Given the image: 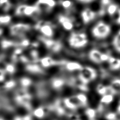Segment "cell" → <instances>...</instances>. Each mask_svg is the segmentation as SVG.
<instances>
[{
    "instance_id": "38",
    "label": "cell",
    "mask_w": 120,
    "mask_h": 120,
    "mask_svg": "<svg viewBox=\"0 0 120 120\" xmlns=\"http://www.w3.org/2000/svg\"></svg>"
},
{
    "instance_id": "21",
    "label": "cell",
    "mask_w": 120,
    "mask_h": 120,
    "mask_svg": "<svg viewBox=\"0 0 120 120\" xmlns=\"http://www.w3.org/2000/svg\"><path fill=\"white\" fill-rule=\"evenodd\" d=\"M113 100V95L111 94H107L102 96L101 99V102L105 104H109L111 103Z\"/></svg>"
},
{
    "instance_id": "7",
    "label": "cell",
    "mask_w": 120,
    "mask_h": 120,
    "mask_svg": "<svg viewBox=\"0 0 120 120\" xmlns=\"http://www.w3.org/2000/svg\"><path fill=\"white\" fill-rule=\"evenodd\" d=\"M39 39L45 44L48 49L53 52H58L62 48V44L59 41L47 38L41 36L39 37Z\"/></svg>"
},
{
    "instance_id": "33",
    "label": "cell",
    "mask_w": 120,
    "mask_h": 120,
    "mask_svg": "<svg viewBox=\"0 0 120 120\" xmlns=\"http://www.w3.org/2000/svg\"><path fill=\"white\" fill-rule=\"evenodd\" d=\"M110 0H101V3L103 5H107L110 4Z\"/></svg>"
},
{
    "instance_id": "12",
    "label": "cell",
    "mask_w": 120,
    "mask_h": 120,
    "mask_svg": "<svg viewBox=\"0 0 120 120\" xmlns=\"http://www.w3.org/2000/svg\"><path fill=\"white\" fill-rule=\"evenodd\" d=\"M107 61L111 70L116 71L120 69V59L110 56Z\"/></svg>"
},
{
    "instance_id": "23",
    "label": "cell",
    "mask_w": 120,
    "mask_h": 120,
    "mask_svg": "<svg viewBox=\"0 0 120 120\" xmlns=\"http://www.w3.org/2000/svg\"><path fill=\"white\" fill-rule=\"evenodd\" d=\"M79 102L81 104V106H85L88 103V99L86 95H85L83 94H78L76 95Z\"/></svg>"
},
{
    "instance_id": "19",
    "label": "cell",
    "mask_w": 120,
    "mask_h": 120,
    "mask_svg": "<svg viewBox=\"0 0 120 120\" xmlns=\"http://www.w3.org/2000/svg\"><path fill=\"white\" fill-rule=\"evenodd\" d=\"M118 8H119L116 4L113 3L110 4L108 5L107 8V13L109 15L111 16H113L115 14H116Z\"/></svg>"
},
{
    "instance_id": "15",
    "label": "cell",
    "mask_w": 120,
    "mask_h": 120,
    "mask_svg": "<svg viewBox=\"0 0 120 120\" xmlns=\"http://www.w3.org/2000/svg\"><path fill=\"white\" fill-rule=\"evenodd\" d=\"M36 5H44L47 9H51L56 5V2L54 0H38Z\"/></svg>"
},
{
    "instance_id": "35",
    "label": "cell",
    "mask_w": 120,
    "mask_h": 120,
    "mask_svg": "<svg viewBox=\"0 0 120 120\" xmlns=\"http://www.w3.org/2000/svg\"><path fill=\"white\" fill-rule=\"evenodd\" d=\"M7 69L9 72H12V71H13L14 68H13V67L12 65H9V66H8L7 67Z\"/></svg>"
},
{
    "instance_id": "6",
    "label": "cell",
    "mask_w": 120,
    "mask_h": 120,
    "mask_svg": "<svg viewBox=\"0 0 120 120\" xmlns=\"http://www.w3.org/2000/svg\"><path fill=\"white\" fill-rule=\"evenodd\" d=\"M35 28L48 38L52 37L54 34L53 27L51 23L45 21H40L35 25Z\"/></svg>"
},
{
    "instance_id": "9",
    "label": "cell",
    "mask_w": 120,
    "mask_h": 120,
    "mask_svg": "<svg viewBox=\"0 0 120 120\" xmlns=\"http://www.w3.org/2000/svg\"><path fill=\"white\" fill-rule=\"evenodd\" d=\"M81 16L82 22L84 23H88L94 19L96 13L91 9L86 8L82 11Z\"/></svg>"
},
{
    "instance_id": "22",
    "label": "cell",
    "mask_w": 120,
    "mask_h": 120,
    "mask_svg": "<svg viewBox=\"0 0 120 120\" xmlns=\"http://www.w3.org/2000/svg\"><path fill=\"white\" fill-rule=\"evenodd\" d=\"M85 114L88 119H89L90 120H92L95 117L96 115V111L94 109L89 108L85 110Z\"/></svg>"
},
{
    "instance_id": "28",
    "label": "cell",
    "mask_w": 120,
    "mask_h": 120,
    "mask_svg": "<svg viewBox=\"0 0 120 120\" xmlns=\"http://www.w3.org/2000/svg\"><path fill=\"white\" fill-rule=\"evenodd\" d=\"M60 3L65 8H69L72 5V2L69 0H61Z\"/></svg>"
},
{
    "instance_id": "31",
    "label": "cell",
    "mask_w": 120,
    "mask_h": 120,
    "mask_svg": "<svg viewBox=\"0 0 120 120\" xmlns=\"http://www.w3.org/2000/svg\"><path fill=\"white\" fill-rule=\"evenodd\" d=\"M116 14H117V16L116 18L115 22L117 24L120 25V8H119L118 9Z\"/></svg>"
},
{
    "instance_id": "32",
    "label": "cell",
    "mask_w": 120,
    "mask_h": 120,
    "mask_svg": "<svg viewBox=\"0 0 120 120\" xmlns=\"http://www.w3.org/2000/svg\"><path fill=\"white\" fill-rule=\"evenodd\" d=\"M76 0L83 3H89L92 2L94 0Z\"/></svg>"
},
{
    "instance_id": "4",
    "label": "cell",
    "mask_w": 120,
    "mask_h": 120,
    "mask_svg": "<svg viewBox=\"0 0 120 120\" xmlns=\"http://www.w3.org/2000/svg\"><path fill=\"white\" fill-rule=\"evenodd\" d=\"M31 29V26L27 23H18L12 25L10 28L11 35L15 37H22Z\"/></svg>"
},
{
    "instance_id": "20",
    "label": "cell",
    "mask_w": 120,
    "mask_h": 120,
    "mask_svg": "<svg viewBox=\"0 0 120 120\" xmlns=\"http://www.w3.org/2000/svg\"><path fill=\"white\" fill-rule=\"evenodd\" d=\"M110 86L115 91L116 94L120 93V79H115L112 80Z\"/></svg>"
},
{
    "instance_id": "11",
    "label": "cell",
    "mask_w": 120,
    "mask_h": 120,
    "mask_svg": "<svg viewBox=\"0 0 120 120\" xmlns=\"http://www.w3.org/2000/svg\"><path fill=\"white\" fill-rule=\"evenodd\" d=\"M97 90L98 93L102 96L107 94H111L112 95L116 94L115 91L110 86V85L108 86H106L102 84H100L98 86Z\"/></svg>"
},
{
    "instance_id": "13",
    "label": "cell",
    "mask_w": 120,
    "mask_h": 120,
    "mask_svg": "<svg viewBox=\"0 0 120 120\" xmlns=\"http://www.w3.org/2000/svg\"><path fill=\"white\" fill-rule=\"evenodd\" d=\"M40 12V7L35 4L33 6L27 5L24 11V15L26 16H30L35 13Z\"/></svg>"
},
{
    "instance_id": "3",
    "label": "cell",
    "mask_w": 120,
    "mask_h": 120,
    "mask_svg": "<svg viewBox=\"0 0 120 120\" xmlns=\"http://www.w3.org/2000/svg\"><path fill=\"white\" fill-rule=\"evenodd\" d=\"M97 76L96 70L92 67L86 66L82 67L80 71L78 78L82 83L87 84L94 80Z\"/></svg>"
},
{
    "instance_id": "36",
    "label": "cell",
    "mask_w": 120,
    "mask_h": 120,
    "mask_svg": "<svg viewBox=\"0 0 120 120\" xmlns=\"http://www.w3.org/2000/svg\"><path fill=\"white\" fill-rule=\"evenodd\" d=\"M117 112H118V113H120V100L119 101V103H118V106H117Z\"/></svg>"
},
{
    "instance_id": "14",
    "label": "cell",
    "mask_w": 120,
    "mask_h": 120,
    "mask_svg": "<svg viewBox=\"0 0 120 120\" xmlns=\"http://www.w3.org/2000/svg\"><path fill=\"white\" fill-rule=\"evenodd\" d=\"M66 68L71 71H80L82 68V66L81 64L77 62L71 61L68 62L66 65Z\"/></svg>"
},
{
    "instance_id": "29",
    "label": "cell",
    "mask_w": 120,
    "mask_h": 120,
    "mask_svg": "<svg viewBox=\"0 0 120 120\" xmlns=\"http://www.w3.org/2000/svg\"><path fill=\"white\" fill-rule=\"evenodd\" d=\"M105 118L107 120H115L116 115L115 113L113 112H110L106 115Z\"/></svg>"
},
{
    "instance_id": "30",
    "label": "cell",
    "mask_w": 120,
    "mask_h": 120,
    "mask_svg": "<svg viewBox=\"0 0 120 120\" xmlns=\"http://www.w3.org/2000/svg\"><path fill=\"white\" fill-rule=\"evenodd\" d=\"M63 83V81L61 80H56L54 82V85L56 87L58 88L61 87Z\"/></svg>"
},
{
    "instance_id": "17",
    "label": "cell",
    "mask_w": 120,
    "mask_h": 120,
    "mask_svg": "<svg viewBox=\"0 0 120 120\" xmlns=\"http://www.w3.org/2000/svg\"><path fill=\"white\" fill-rule=\"evenodd\" d=\"M11 4L9 0H0V8L5 12L8 11L11 8Z\"/></svg>"
},
{
    "instance_id": "8",
    "label": "cell",
    "mask_w": 120,
    "mask_h": 120,
    "mask_svg": "<svg viewBox=\"0 0 120 120\" xmlns=\"http://www.w3.org/2000/svg\"><path fill=\"white\" fill-rule=\"evenodd\" d=\"M64 103L67 107L72 110L76 109L79 107L81 106L76 95L66 98L64 99Z\"/></svg>"
},
{
    "instance_id": "27",
    "label": "cell",
    "mask_w": 120,
    "mask_h": 120,
    "mask_svg": "<svg viewBox=\"0 0 120 120\" xmlns=\"http://www.w3.org/2000/svg\"><path fill=\"white\" fill-rule=\"evenodd\" d=\"M34 115L38 118H42L44 116L45 112L44 110L42 108H38L36 109L34 112Z\"/></svg>"
},
{
    "instance_id": "24",
    "label": "cell",
    "mask_w": 120,
    "mask_h": 120,
    "mask_svg": "<svg viewBox=\"0 0 120 120\" xmlns=\"http://www.w3.org/2000/svg\"><path fill=\"white\" fill-rule=\"evenodd\" d=\"M27 5L22 4L18 6L15 9V14L17 16H22L24 15V11Z\"/></svg>"
},
{
    "instance_id": "34",
    "label": "cell",
    "mask_w": 120,
    "mask_h": 120,
    "mask_svg": "<svg viewBox=\"0 0 120 120\" xmlns=\"http://www.w3.org/2000/svg\"><path fill=\"white\" fill-rule=\"evenodd\" d=\"M4 78V73L2 70L0 69V81H2Z\"/></svg>"
},
{
    "instance_id": "5",
    "label": "cell",
    "mask_w": 120,
    "mask_h": 120,
    "mask_svg": "<svg viewBox=\"0 0 120 120\" xmlns=\"http://www.w3.org/2000/svg\"><path fill=\"white\" fill-rule=\"evenodd\" d=\"M89 59L94 63L99 64L103 62L107 61L110 56L96 49H92L88 54Z\"/></svg>"
},
{
    "instance_id": "37",
    "label": "cell",
    "mask_w": 120,
    "mask_h": 120,
    "mask_svg": "<svg viewBox=\"0 0 120 120\" xmlns=\"http://www.w3.org/2000/svg\"><path fill=\"white\" fill-rule=\"evenodd\" d=\"M3 33V30L1 29H0V36Z\"/></svg>"
},
{
    "instance_id": "1",
    "label": "cell",
    "mask_w": 120,
    "mask_h": 120,
    "mask_svg": "<svg viewBox=\"0 0 120 120\" xmlns=\"http://www.w3.org/2000/svg\"><path fill=\"white\" fill-rule=\"evenodd\" d=\"M111 32V26L106 22L102 21L98 22L91 30L92 35L98 39H103L106 38Z\"/></svg>"
},
{
    "instance_id": "18",
    "label": "cell",
    "mask_w": 120,
    "mask_h": 120,
    "mask_svg": "<svg viewBox=\"0 0 120 120\" xmlns=\"http://www.w3.org/2000/svg\"><path fill=\"white\" fill-rule=\"evenodd\" d=\"M41 62L42 65L45 67H49L55 64V61L52 60V58L49 57H45L41 59Z\"/></svg>"
},
{
    "instance_id": "25",
    "label": "cell",
    "mask_w": 120,
    "mask_h": 120,
    "mask_svg": "<svg viewBox=\"0 0 120 120\" xmlns=\"http://www.w3.org/2000/svg\"><path fill=\"white\" fill-rule=\"evenodd\" d=\"M11 20V17L9 15H0V24H8Z\"/></svg>"
},
{
    "instance_id": "16",
    "label": "cell",
    "mask_w": 120,
    "mask_h": 120,
    "mask_svg": "<svg viewBox=\"0 0 120 120\" xmlns=\"http://www.w3.org/2000/svg\"><path fill=\"white\" fill-rule=\"evenodd\" d=\"M112 44L114 49L119 53H120V30L114 37Z\"/></svg>"
},
{
    "instance_id": "2",
    "label": "cell",
    "mask_w": 120,
    "mask_h": 120,
    "mask_svg": "<svg viewBox=\"0 0 120 120\" xmlns=\"http://www.w3.org/2000/svg\"><path fill=\"white\" fill-rule=\"evenodd\" d=\"M88 43L87 35L83 32H73L68 38V43L74 48H82L85 47Z\"/></svg>"
},
{
    "instance_id": "10",
    "label": "cell",
    "mask_w": 120,
    "mask_h": 120,
    "mask_svg": "<svg viewBox=\"0 0 120 120\" xmlns=\"http://www.w3.org/2000/svg\"><path fill=\"white\" fill-rule=\"evenodd\" d=\"M58 21L64 29L68 30H71L74 27V24L72 20L68 16L60 15L58 16Z\"/></svg>"
},
{
    "instance_id": "26",
    "label": "cell",
    "mask_w": 120,
    "mask_h": 120,
    "mask_svg": "<svg viewBox=\"0 0 120 120\" xmlns=\"http://www.w3.org/2000/svg\"><path fill=\"white\" fill-rule=\"evenodd\" d=\"M16 43L10 40H3L1 42V46L3 48H7L9 47H11L12 46H14V45H15Z\"/></svg>"
}]
</instances>
